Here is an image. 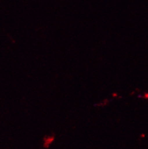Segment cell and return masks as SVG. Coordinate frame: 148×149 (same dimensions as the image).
I'll return each instance as SVG.
<instances>
[{
  "instance_id": "obj_1",
  "label": "cell",
  "mask_w": 148,
  "mask_h": 149,
  "mask_svg": "<svg viewBox=\"0 0 148 149\" xmlns=\"http://www.w3.org/2000/svg\"><path fill=\"white\" fill-rule=\"evenodd\" d=\"M145 96H146V97H147V98H148V94H147V95H146Z\"/></svg>"
}]
</instances>
